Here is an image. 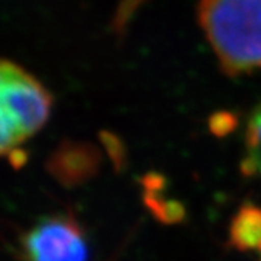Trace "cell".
Listing matches in <instances>:
<instances>
[{
    "label": "cell",
    "instance_id": "obj_8",
    "mask_svg": "<svg viewBox=\"0 0 261 261\" xmlns=\"http://www.w3.org/2000/svg\"><path fill=\"white\" fill-rule=\"evenodd\" d=\"M99 137H100V141H102L108 157L112 161L113 168L116 171L123 170L125 164H126V149H125V144L122 142L121 138L112 132H108V130L100 132Z\"/></svg>",
    "mask_w": 261,
    "mask_h": 261
},
{
    "label": "cell",
    "instance_id": "obj_2",
    "mask_svg": "<svg viewBox=\"0 0 261 261\" xmlns=\"http://www.w3.org/2000/svg\"><path fill=\"white\" fill-rule=\"evenodd\" d=\"M0 152L6 157L45 125L53 97L35 77L6 60L0 68Z\"/></svg>",
    "mask_w": 261,
    "mask_h": 261
},
{
    "label": "cell",
    "instance_id": "obj_6",
    "mask_svg": "<svg viewBox=\"0 0 261 261\" xmlns=\"http://www.w3.org/2000/svg\"><path fill=\"white\" fill-rule=\"evenodd\" d=\"M244 176H261V103L251 113L245 132V157L241 161Z\"/></svg>",
    "mask_w": 261,
    "mask_h": 261
},
{
    "label": "cell",
    "instance_id": "obj_9",
    "mask_svg": "<svg viewBox=\"0 0 261 261\" xmlns=\"http://www.w3.org/2000/svg\"><path fill=\"white\" fill-rule=\"evenodd\" d=\"M238 126L237 115L226 111L214 113L209 119V129L215 137H226Z\"/></svg>",
    "mask_w": 261,
    "mask_h": 261
},
{
    "label": "cell",
    "instance_id": "obj_5",
    "mask_svg": "<svg viewBox=\"0 0 261 261\" xmlns=\"http://www.w3.org/2000/svg\"><path fill=\"white\" fill-rule=\"evenodd\" d=\"M229 244L238 251L261 252V207L244 203L233 215L229 226Z\"/></svg>",
    "mask_w": 261,
    "mask_h": 261
},
{
    "label": "cell",
    "instance_id": "obj_1",
    "mask_svg": "<svg viewBox=\"0 0 261 261\" xmlns=\"http://www.w3.org/2000/svg\"><path fill=\"white\" fill-rule=\"evenodd\" d=\"M199 22L226 74L261 68V0H200Z\"/></svg>",
    "mask_w": 261,
    "mask_h": 261
},
{
    "label": "cell",
    "instance_id": "obj_3",
    "mask_svg": "<svg viewBox=\"0 0 261 261\" xmlns=\"http://www.w3.org/2000/svg\"><path fill=\"white\" fill-rule=\"evenodd\" d=\"M25 261H89L83 228L70 214L38 219L20 238Z\"/></svg>",
    "mask_w": 261,
    "mask_h": 261
},
{
    "label": "cell",
    "instance_id": "obj_10",
    "mask_svg": "<svg viewBox=\"0 0 261 261\" xmlns=\"http://www.w3.org/2000/svg\"><path fill=\"white\" fill-rule=\"evenodd\" d=\"M6 159H9V163L12 167L15 168V170H19V168H22L27 164V161H28V152L23 148L18 147V148L12 149L9 154L6 155Z\"/></svg>",
    "mask_w": 261,
    "mask_h": 261
},
{
    "label": "cell",
    "instance_id": "obj_4",
    "mask_svg": "<svg viewBox=\"0 0 261 261\" xmlns=\"http://www.w3.org/2000/svg\"><path fill=\"white\" fill-rule=\"evenodd\" d=\"M102 166V152L90 142L64 141L47 160V171L63 187L73 189L96 177Z\"/></svg>",
    "mask_w": 261,
    "mask_h": 261
},
{
    "label": "cell",
    "instance_id": "obj_7",
    "mask_svg": "<svg viewBox=\"0 0 261 261\" xmlns=\"http://www.w3.org/2000/svg\"><path fill=\"white\" fill-rule=\"evenodd\" d=\"M142 200L152 216L164 225H176L180 224L185 216L186 209L183 203L174 199H167L163 195L161 190H152V189H144Z\"/></svg>",
    "mask_w": 261,
    "mask_h": 261
}]
</instances>
